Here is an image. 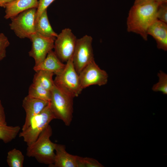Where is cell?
Instances as JSON below:
<instances>
[{"mask_svg":"<svg viewBox=\"0 0 167 167\" xmlns=\"http://www.w3.org/2000/svg\"><path fill=\"white\" fill-rule=\"evenodd\" d=\"M55 39L42 36L36 33L31 35L30 40L32 45L28 54L29 56L34 59L35 66L41 63L48 53L54 48Z\"/></svg>","mask_w":167,"mask_h":167,"instance_id":"10","label":"cell"},{"mask_svg":"<svg viewBox=\"0 0 167 167\" xmlns=\"http://www.w3.org/2000/svg\"><path fill=\"white\" fill-rule=\"evenodd\" d=\"M28 95L33 98L49 102L51 98V91L32 83L29 88Z\"/></svg>","mask_w":167,"mask_h":167,"instance_id":"19","label":"cell"},{"mask_svg":"<svg viewBox=\"0 0 167 167\" xmlns=\"http://www.w3.org/2000/svg\"><path fill=\"white\" fill-rule=\"evenodd\" d=\"M79 75L80 85L83 90L92 85H105L108 80L107 73L99 67L94 60L84 68Z\"/></svg>","mask_w":167,"mask_h":167,"instance_id":"9","label":"cell"},{"mask_svg":"<svg viewBox=\"0 0 167 167\" xmlns=\"http://www.w3.org/2000/svg\"><path fill=\"white\" fill-rule=\"evenodd\" d=\"M24 159L22 152L14 148L8 152L6 161L10 167H23Z\"/></svg>","mask_w":167,"mask_h":167,"instance_id":"20","label":"cell"},{"mask_svg":"<svg viewBox=\"0 0 167 167\" xmlns=\"http://www.w3.org/2000/svg\"><path fill=\"white\" fill-rule=\"evenodd\" d=\"M64 64L58 58L53 50L50 51L45 59L40 64L34 66L33 70L35 71L45 70L53 72L56 75L61 73L64 69Z\"/></svg>","mask_w":167,"mask_h":167,"instance_id":"15","label":"cell"},{"mask_svg":"<svg viewBox=\"0 0 167 167\" xmlns=\"http://www.w3.org/2000/svg\"><path fill=\"white\" fill-rule=\"evenodd\" d=\"M73 98L57 87L55 84L51 91L50 105L56 119L61 120L67 126L72 122Z\"/></svg>","mask_w":167,"mask_h":167,"instance_id":"3","label":"cell"},{"mask_svg":"<svg viewBox=\"0 0 167 167\" xmlns=\"http://www.w3.org/2000/svg\"><path fill=\"white\" fill-rule=\"evenodd\" d=\"M77 39L70 28H65L58 35L54 42V52L62 62L73 57Z\"/></svg>","mask_w":167,"mask_h":167,"instance_id":"8","label":"cell"},{"mask_svg":"<svg viewBox=\"0 0 167 167\" xmlns=\"http://www.w3.org/2000/svg\"><path fill=\"white\" fill-rule=\"evenodd\" d=\"M36 33L42 36L56 38L58 34L53 30L48 17L47 10L41 15L35 23Z\"/></svg>","mask_w":167,"mask_h":167,"instance_id":"16","label":"cell"},{"mask_svg":"<svg viewBox=\"0 0 167 167\" xmlns=\"http://www.w3.org/2000/svg\"><path fill=\"white\" fill-rule=\"evenodd\" d=\"M38 5V0H15L5 5L4 18L11 19L26 10L37 8Z\"/></svg>","mask_w":167,"mask_h":167,"instance_id":"13","label":"cell"},{"mask_svg":"<svg viewBox=\"0 0 167 167\" xmlns=\"http://www.w3.org/2000/svg\"><path fill=\"white\" fill-rule=\"evenodd\" d=\"M54 82L57 87L73 98L81 93L83 89L79 75L73 64L72 58L66 62L62 71L56 75Z\"/></svg>","mask_w":167,"mask_h":167,"instance_id":"4","label":"cell"},{"mask_svg":"<svg viewBox=\"0 0 167 167\" xmlns=\"http://www.w3.org/2000/svg\"><path fill=\"white\" fill-rule=\"evenodd\" d=\"M147 34L155 40L158 49L167 51V24L156 20L149 27Z\"/></svg>","mask_w":167,"mask_h":167,"instance_id":"12","label":"cell"},{"mask_svg":"<svg viewBox=\"0 0 167 167\" xmlns=\"http://www.w3.org/2000/svg\"><path fill=\"white\" fill-rule=\"evenodd\" d=\"M52 134V129L49 125L34 142L28 146L27 156L34 157L40 163L51 167L54 163L56 144L50 140Z\"/></svg>","mask_w":167,"mask_h":167,"instance_id":"2","label":"cell"},{"mask_svg":"<svg viewBox=\"0 0 167 167\" xmlns=\"http://www.w3.org/2000/svg\"><path fill=\"white\" fill-rule=\"evenodd\" d=\"M159 81L155 84L152 90L155 92H161L163 94H167V75L162 71L158 74Z\"/></svg>","mask_w":167,"mask_h":167,"instance_id":"21","label":"cell"},{"mask_svg":"<svg viewBox=\"0 0 167 167\" xmlns=\"http://www.w3.org/2000/svg\"><path fill=\"white\" fill-rule=\"evenodd\" d=\"M0 124H6L4 108L0 100Z\"/></svg>","mask_w":167,"mask_h":167,"instance_id":"26","label":"cell"},{"mask_svg":"<svg viewBox=\"0 0 167 167\" xmlns=\"http://www.w3.org/2000/svg\"><path fill=\"white\" fill-rule=\"evenodd\" d=\"M156 14L157 19L167 24V3L159 4Z\"/></svg>","mask_w":167,"mask_h":167,"instance_id":"24","label":"cell"},{"mask_svg":"<svg viewBox=\"0 0 167 167\" xmlns=\"http://www.w3.org/2000/svg\"><path fill=\"white\" fill-rule=\"evenodd\" d=\"M77 167H102L104 166L96 160L91 158L77 156Z\"/></svg>","mask_w":167,"mask_h":167,"instance_id":"22","label":"cell"},{"mask_svg":"<svg viewBox=\"0 0 167 167\" xmlns=\"http://www.w3.org/2000/svg\"><path fill=\"white\" fill-rule=\"evenodd\" d=\"M49 103L48 101L33 98L28 95L24 98L22 106L25 110L26 116L21 131L27 128L32 118L40 113Z\"/></svg>","mask_w":167,"mask_h":167,"instance_id":"11","label":"cell"},{"mask_svg":"<svg viewBox=\"0 0 167 167\" xmlns=\"http://www.w3.org/2000/svg\"><path fill=\"white\" fill-rule=\"evenodd\" d=\"M9 45L7 37L3 33H0V61L6 57V49Z\"/></svg>","mask_w":167,"mask_h":167,"instance_id":"23","label":"cell"},{"mask_svg":"<svg viewBox=\"0 0 167 167\" xmlns=\"http://www.w3.org/2000/svg\"><path fill=\"white\" fill-rule=\"evenodd\" d=\"M55 0H38V5L36 9V21L42 13Z\"/></svg>","mask_w":167,"mask_h":167,"instance_id":"25","label":"cell"},{"mask_svg":"<svg viewBox=\"0 0 167 167\" xmlns=\"http://www.w3.org/2000/svg\"><path fill=\"white\" fill-rule=\"evenodd\" d=\"M37 8H32L21 12L11 18L10 28L21 39H30L36 33L35 23Z\"/></svg>","mask_w":167,"mask_h":167,"instance_id":"6","label":"cell"},{"mask_svg":"<svg viewBox=\"0 0 167 167\" xmlns=\"http://www.w3.org/2000/svg\"><path fill=\"white\" fill-rule=\"evenodd\" d=\"M55 119L49 102L40 113L32 118L28 127L24 131H21L19 136L23 138L27 146L29 145L37 139L50 122Z\"/></svg>","mask_w":167,"mask_h":167,"instance_id":"5","label":"cell"},{"mask_svg":"<svg viewBox=\"0 0 167 167\" xmlns=\"http://www.w3.org/2000/svg\"><path fill=\"white\" fill-rule=\"evenodd\" d=\"M15 0H0V6L4 7L5 5Z\"/></svg>","mask_w":167,"mask_h":167,"instance_id":"28","label":"cell"},{"mask_svg":"<svg viewBox=\"0 0 167 167\" xmlns=\"http://www.w3.org/2000/svg\"><path fill=\"white\" fill-rule=\"evenodd\" d=\"M160 4L167 3V0H155Z\"/></svg>","mask_w":167,"mask_h":167,"instance_id":"29","label":"cell"},{"mask_svg":"<svg viewBox=\"0 0 167 167\" xmlns=\"http://www.w3.org/2000/svg\"><path fill=\"white\" fill-rule=\"evenodd\" d=\"M33 83L48 90L51 91L54 85L52 72L45 70L36 71Z\"/></svg>","mask_w":167,"mask_h":167,"instance_id":"17","label":"cell"},{"mask_svg":"<svg viewBox=\"0 0 167 167\" xmlns=\"http://www.w3.org/2000/svg\"><path fill=\"white\" fill-rule=\"evenodd\" d=\"M54 163L51 167H77V156L68 153L65 145L55 144Z\"/></svg>","mask_w":167,"mask_h":167,"instance_id":"14","label":"cell"},{"mask_svg":"<svg viewBox=\"0 0 167 167\" xmlns=\"http://www.w3.org/2000/svg\"><path fill=\"white\" fill-rule=\"evenodd\" d=\"M92 41V37L87 35L77 39L72 60L75 68L78 74L84 68L94 60Z\"/></svg>","mask_w":167,"mask_h":167,"instance_id":"7","label":"cell"},{"mask_svg":"<svg viewBox=\"0 0 167 167\" xmlns=\"http://www.w3.org/2000/svg\"><path fill=\"white\" fill-rule=\"evenodd\" d=\"M20 128L19 126H9L0 124V139L5 143L12 141L16 137Z\"/></svg>","mask_w":167,"mask_h":167,"instance_id":"18","label":"cell"},{"mask_svg":"<svg viewBox=\"0 0 167 167\" xmlns=\"http://www.w3.org/2000/svg\"><path fill=\"white\" fill-rule=\"evenodd\" d=\"M155 0H135L134 4H141L150 2Z\"/></svg>","mask_w":167,"mask_h":167,"instance_id":"27","label":"cell"},{"mask_svg":"<svg viewBox=\"0 0 167 167\" xmlns=\"http://www.w3.org/2000/svg\"><path fill=\"white\" fill-rule=\"evenodd\" d=\"M159 4L155 0L143 4H134L127 19V31L138 34L147 41L148 29L157 19V11Z\"/></svg>","mask_w":167,"mask_h":167,"instance_id":"1","label":"cell"}]
</instances>
